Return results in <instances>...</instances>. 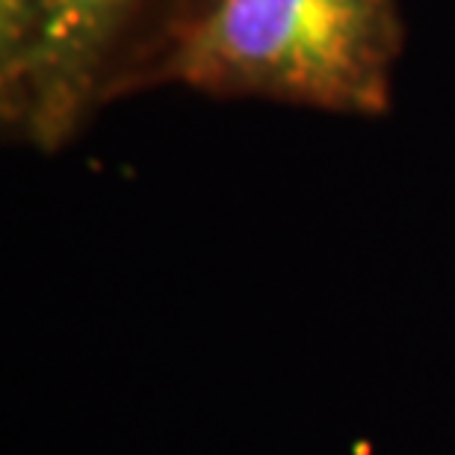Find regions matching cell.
<instances>
[{"label":"cell","instance_id":"1","mask_svg":"<svg viewBox=\"0 0 455 455\" xmlns=\"http://www.w3.org/2000/svg\"><path fill=\"white\" fill-rule=\"evenodd\" d=\"M399 48L396 0H216L178 27L148 84L381 116Z\"/></svg>","mask_w":455,"mask_h":455},{"label":"cell","instance_id":"2","mask_svg":"<svg viewBox=\"0 0 455 455\" xmlns=\"http://www.w3.org/2000/svg\"><path fill=\"white\" fill-rule=\"evenodd\" d=\"M142 0H53L18 116L44 148L62 145L92 101L116 39Z\"/></svg>","mask_w":455,"mask_h":455},{"label":"cell","instance_id":"3","mask_svg":"<svg viewBox=\"0 0 455 455\" xmlns=\"http://www.w3.org/2000/svg\"><path fill=\"white\" fill-rule=\"evenodd\" d=\"M53 0H0V77L4 101H12V116L21 110V98L33 60L48 33Z\"/></svg>","mask_w":455,"mask_h":455},{"label":"cell","instance_id":"4","mask_svg":"<svg viewBox=\"0 0 455 455\" xmlns=\"http://www.w3.org/2000/svg\"><path fill=\"white\" fill-rule=\"evenodd\" d=\"M211 4H216V0H184V15H180V27L189 24L193 18L202 15Z\"/></svg>","mask_w":455,"mask_h":455}]
</instances>
